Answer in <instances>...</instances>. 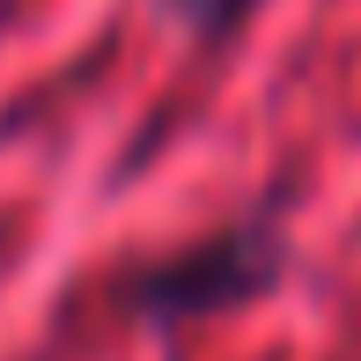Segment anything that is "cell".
I'll return each mask as SVG.
<instances>
[{
  "label": "cell",
  "instance_id": "obj_1",
  "mask_svg": "<svg viewBox=\"0 0 361 361\" xmlns=\"http://www.w3.org/2000/svg\"><path fill=\"white\" fill-rule=\"evenodd\" d=\"M281 273V236L273 228H221V236L192 243V251L162 258L133 281V302L147 317H207V310H236Z\"/></svg>",
  "mask_w": 361,
  "mask_h": 361
},
{
  "label": "cell",
  "instance_id": "obj_2",
  "mask_svg": "<svg viewBox=\"0 0 361 361\" xmlns=\"http://www.w3.org/2000/svg\"><path fill=\"white\" fill-rule=\"evenodd\" d=\"M162 8H170L185 30H200V37H228V30H236L258 0H162Z\"/></svg>",
  "mask_w": 361,
  "mask_h": 361
}]
</instances>
